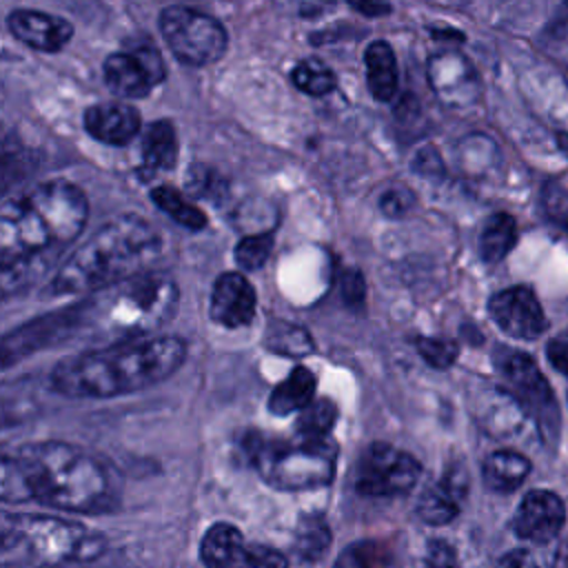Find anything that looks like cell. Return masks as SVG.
<instances>
[{"label":"cell","mask_w":568,"mask_h":568,"mask_svg":"<svg viewBox=\"0 0 568 568\" xmlns=\"http://www.w3.org/2000/svg\"><path fill=\"white\" fill-rule=\"evenodd\" d=\"M89 204L67 180L36 184L0 209V284L9 297L36 282L53 257L84 229Z\"/></svg>","instance_id":"cell-1"},{"label":"cell","mask_w":568,"mask_h":568,"mask_svg":"<svg viewBox=\"0 0 568 568\" xmlns=\"http://www.w3.org/2000/svg\"><path fill=\"white\" fill-rule=\"evenodd\" d=\"M2 499L95 515L115 508L118 490L93 455L64 442H38L2 457Z\"/></svg>","instance_id":"cell-2"},{"label":"cell","mask_w":568,"mask_h":568,"mask_svg":"<svg viewBox=\"0 0 568 568\" xmlns=\"http://www.w3.org/2000/svg\"><path fill=\"white\" fill-rule=\"evenodd\" d=\"M186 357V344L173 335L113 342L62 359L51 384L67 397H118L144 390L171 377Z\"/></svg>","instance_id":"cell-3"},{"label":"cell","mask_w":568,"mask_h":568,"mask_svg":"<svg viewBox=\"0 0 568 568\" xmlns=\"http://www.w3.org/2000/svg\"><path fill=\"white\" fill-rule=\"evenodd\" d=\"M160 251L162 237L151 222L135 213L115 215L64 260L47 293L55 297L95 295L149 271Z\"/></svg>","instance_id":"cell-4"},{"label":"cell","mask_w":568,"mask_h":568,"mask_svg":"<svg viewBox=\"0 0 568 568\" xmlns=\"http://www.w3.org/2000/svg\"><path fill=\"white\" fill-rule=\"evenodd\" d=\"M178 295V284L169 273L149 268L82 304L84 324L115 342L144 339L171 320Z\"/></svg>","instance_id":"cell-5"},{"label":"cell","mask_w":568,"mask_h":568,"mask_svg":"<svg viewBox=\"0 0 568 568\" xmlns=\"http://www.w3.org/2000/svg\"><path fill=\"white\" fill-rule=\"evenodd\" d=\"M106 548V539L75 521L47 515L2 517V564L16 568H58L93 561Z\"/></svg>","instance_id":"cell-6"},{"label":"cell","mask_w":568,"mask_h":568,"mask_svg":"<svg viewBox=\"0 0 568 568\" xmlns=\"http://www.w3.org/2000/svg\"><path fill=\"white\" fill-rule=\"evenodd\" d=\"M257 475L277 490H313L331 484L339 448L331 437L275 439L248 433L244 442Z\"/></svg>","instance_id":"cell-7"},{"label":"cell","mask_w":568,"mask_h":568,"mask_svg":"<svg viewBox=\"0 0 568 568\" xmlns=\"http://www.w3.org/2000/svg\"><path fill=\"white\" fill-rule=\"evenodd\" d=\"M158 24L171 53L189 67L211 64L226 51V29L217 18L200 9L184 4L164 7L160 11Z\"/></svg>","instance_id":"cell-8"},{"label":"cell","mask_w":568,"mask_h":568,"mask_svg":"<svg viewBox=\"0 0 568 568\" xmlns=\"http://www.w3.org/2000/svg\"><path fill=\"white\" fill-rule=\"evenodd\" d=\"M495 366L510 386V393L524 406V410L544 428V435L555 439L559 410L548 379L539 373L535 359L528 353L504 348L495 351Z\"/></svg>","instance_id":"cell-9"},{"label":"cell","mask_w":568,"mask_h":568,"mask_svg":"<svg viewBox=\"0 0 568 568\" xmlns=\"http://www.w3.org/2000/svg\"><path fill=\"white\" fill-rule=\"evenodd\" d=\"M419 462L390 444L373 442L359 455L355 468V490L364 497H399L419 481Z\"/></svg>","instance_id":"cell-10"},{"label":"cell","mask_w":568,"mask_h":568,"mask_svg":"<svg viewBox=\"0 0 568 568\" xmlns=\"http://www.w3.org/2000/svg\"><path fill=\"white\" fill-rule=\"evenodd\" d=\"M428 84L448 109H468L481 98V80L475 64L459 51L433 53L426 62Z\"/></svg>","instance_id":"cell-11"},{"label":"cell","mask_w":568,"mask_h":568,"mask_svg":"<svg viewBox=\"0 0 568 568\" xmlns=\"http://www.w3.org/2000/svg\"><path fill=\"white\" fill-rule=\"evenodd\" d=\"M488 313L501 333L532 342L548 328L544 308L528 286H510L488 300Z\"/></svg>","instance_id":"cell-12"},{"label":"cell","mask_w":568,"mask_h":568,"mask_svg":"<svg viewBox=\"0 0 568 568\" xmlns=\"http://www.w3.org/2000/svg\"><path fill=\"white\" fill-rule=\"evenodd\" d=\"M566 524L564 499L552 490H530L519 501L513 530L532 546H550Z\"/></svg>","instance_id":"cell-13"},{"label":"cell","mask_w":568,"mask_h":568,"mask_svg":"<svg viewBox=\"0 0 568 568\" xmlns=\"http://www.w3.org/2000/svg\"><path fill=\"white\" fill-rule=\"evenodd\" d=\"M255 288L237 271H226L217 275L211 288L209 315L215 324L224 328H242L255 317Z\"/></svg>","instance_id":"cell-14"},{"label":"cell","mask_w":568,"mask_h":568,"mask_svg":"<svg viewBox=\"0 0 568 568\" xmlns=\"http://www.w3.org/2000/svg\"><path fill=\"white\" fill-rule=\"evenodd\" d=\"M7 27L16 40L47 53L64 49L73 36V27L64 18L33 9L11 11L7 18Z\"/></svg>","instance_id":"cell-15"},{"label":"cell","mask_w":568,"mask_h":568,"mask_svg":"<svg viewBox=\"0 0 568 568\" xmlns=\"http://www.w3.org/2000/svg\"><path fill=\"white\" fill-rule=\"evenodd\" d=\"M84 129L98 142L122 146L140 133L142 120L126 102H100L84 111Z\"/></svg>","instance_id":"cell-16"},{"label":"cell","mask_w":568,"mask_h":568,"mask_svg":"<svg viewBox=\"0 0 568 568\" xmlns=\"http://www.w3.org/2000/svg\"><path fill=\"white\" fill-rule=\"evenodd\" d=\"M475 415L479 426L497 439H510L515 437L526 419L524 406L517 402V397L510 390L504 388H488L479 395V402L475 406Z\"/></svg>","instance_id":"cell-17"},{"label":"cell","mask_w":568,"mask_h":568,"mask_svg":"<svg viewBox=\"0 0 568 568\" xmlns=\"http://www.w3.org/2000/svg\"><path fill=\"white\" fill-rule=\"evenodd\" d=\"M466 475L462 470H448L437 484L426 488L417 501V515L430 526H444L459 515L466 497Z\"/></svg>","instance_id":"cell-18"},{"label":"cell","mask_w":568,"mask_h":568,"mask_svg":"<svg viewBox=\"0 0 568 568\" xmlns=\"http://www.w3.org/2000/svg\"><path fill=\"white\" fill-rule=\"evenodd\" d=\"M102 71H104V82L111 89V93L118 98H124V100L142 98L153 87V80L146 73V69L142 67V62L129 51H115V53L106 55Z\"/></svg>","instance_id":"cell-19"},{"label":"cell","mask_w":568,"mask_h":568,"mask_svg":"<svg viewBox=\"0 0 568 568\" xmlns=\"http://www.w3.org/2000/svg\"><path fill=\"white\" fill-rule=\"evenodd\" d=\"M364 64L371 95L379 102H388L397 93L399 84V69L393 47L384 40L371 42L364 51Z\"/></svg>","instance_id":"cell-20"},{"label":"cell","mask_w":568,"mask_h":568,"mask_svg":"<svg viewBox=\"0 0 568 568\" xmlns=\"http://www.w3.org/2000/svg\"><path fill=\"white\" fill-rule=\"evenodd\" d=\"M315 375L306 366H295L268 395V410L277 417L302 413L315 399Z\"/></svg>","instance_id":"cell-21"},{"label":"cell","mask_w":568,"mask_h":568,"mask_svg":"<svg viewBox=\"0 0 568 568\" xmlns=\"http://www.w3.org/2000/svg\"><path fill=\"white\" fill-rule=\"evenodd\" d=\"M530 475V459L517 450H495L481 464L484 484L495 493L517 490Z\"/></svg>","instance_id":"cell-22"},{"label":"cell","mask_w":568,"mask_h":568,"mask_svg":"<svg viewBox=\"0 0 568 568\" xmlns=\"http://www.w3.org/2000/svg\"><path fill=\"white\" fill-rule=\"evenodd\" d=\"M142 169L144 173L169 171L178 160V138L169 120H155L142 131Z\"/></svg>","instance_id":"cell-23"},{"label":"cell","mask_w":568,"mask_h":568,"mask_svg":"<svg viewBox=\"0 0 568 568\" xmlns=\"http://www.w3.org/2000/svg\"><path fill=\"white\" fill-rule=\"evenodd\" d=\"M517 237H519L517 220L510 213H506V211L493 213L481 224V231H479V240H477L479 257L486 264L501 262L515 248Z\"/></svg>","instance_id":"cell-24"},{"label":"cell","mask_w":568,"mask_h":568,"mask_svg":"<svg viewBox=\"0 0 568 568\" xmlns=\"http://www.w3.org/2000/svg\"><path fill=\"white\" fill-rule=\"evenodd\" d=\"M244 546L246 544H244L240 528H235L233 524H226V521H217L204 532V537L200 541V559L206 568H220Z\"/></svg>","instance_id":"cell-25"},{"label":"cell","mask_w":568,"mask_h":568,"mask_svg":"<svg viewBox=\"0 0 568 568\" xmlns=\"http://www.w3.org/2000/svg\"><path fill=\"white\" fill-rule=\"evenodd\" d=\"M457 162L468 175L484 178L497 169L499 149L490 138L481 133H473L457 144Z\"/></svg>","instance_id":"cell-26"},{"label":"cell","mask_w":568,"mask_h":568,"mask_svg":"<svg viewBox=\"0 0 568 568\" xmlns=\"http://www.w3.org/2000/svg\"><path fill=\"white\" fill-rule=\"evenodd\" d=\"M331 546V528L320 513H306L300 517L295 535H293V550L304 561H315L326 552Z\"/></svg>","instance_id":"cell-27"},{"label":"cell","mask_w":568,"mask_h":568,"mask_svg":"<svg viewBox=\"0 0 568 568\" xmlns=\"http://www.w3.org/2000/svg\"><path fill=\"white\" fill-rule=\"evenodd\" d=\"M264 346L284 357H304L315 348L306 328L282 320H273L264 328Z\"/></svg>","instance_id":"cell-28"},{"label":"cell","mask_w":568,"mask_h":568,"mask_svg":"<svg viewBox=\"0 0 568 568\" xmlns=\"http://www.w3.org/2000/svg\"><path fill=\"white\" fill-rule=\"evenodd\" d=\"M151 200L158 209H162L173 222H178L180 226L189 229V231H200L206 226V215L193 204L189 202L178 189L169 186V184H160L151 191Z\"/></svg>","instance_id":"cell-29"},{"label":"cell","mask_w":568,"mask_h":568,"mask_svg":"<svg viewBox=\"0 0 568 568\" xmlns=\"http://www.w3.org/2000/svg\"><path fill=\"white\" fill-rule=\"evenodd\" d=\"M291 80L302 93L315 95V98L326 95L337 87V78H335L333 69L326 62L317 60V58H308V60L297 62L291 71Z\"/></svg>","instance_id":"cell-30"},{"label":"cell","mask_w":568,"mask_h":568,"mask_svg":"<svg viewBox=\"0 0 568 568\" xmlns=\"http://www.w3.org/2000/svg\"><path fill=\"white\" fill-rule=\"evenodd\" d=\"M339 410L337 406L326 399V397H320V399H313L297 417L295 422V435H302V437H315V439H322V437H328L335 419H337Z\"/></svg>","instance_id":"cell-31"},{"label":"cell","mask_w":568,"mask_h":568,"mask_svg":"<svg viewBox=\"0 0 568 568\" xmlns=\"http://www.w3.org/2000/svg\"><path fill=\"white\" fill-rule=\"evenodd\" d=\"M273 251V233H251L244 235L233 251V260L242 271H257Z\"/></svg>","instance_id":"cell-32"},{"label":"cell","mask_w":568,"mask_h":568,"mask_svg":"<svg viewBox=\"0 0 568 568\" xmlns=\"http://www.w3.org/2000/svg\"><path fill=\"white\" fill-rule=\"evenodd\" d=\"M390 561L388 550L375 541H357L342 550L333 568H384Z\"/></svg>","instance_id":"cell-33"},{"label":"cell","mask_w":568,"mask_h":568,"mask_svg":"<svg viewBox=\"0 0 568 568\" xmlns=\"http://www.w3.org/2000/svg\"><path fill=\"white\" fill-rule=\"evenodd\" d=\"M220 568H288V559L271 546L248 544Z\"/></svg>","instance_id":"cell-34"},{"label":"cell","mask_w":568,"mask_h":568,"mask_svg":"<svg viewBox=\"0 0 568 568\" xmlns=\"http://www.w3.org/2000/svg\"><path fill=\"white\" fill-rule=\"evenodd\" d=\"M415 348L422 355V359L433 368H448L455 364L459 355L457 342L448 337H417Z\"/></svg>","instance_id":"cell-35"},{"label":"cell","mask_w":568,"mask_h":568,"mask_svg":"<svg viewBox=\"0 0 568 568\" xmlns=\"http://www.w3.org/2000/svg\"><path fill=\"white\" fill-rule=\"evenodd\" d=\"M546 546L535 548H513L497 561L495 568H555L557 550H544Z\"/></svg>","instance_id":"cell-36"},{"label":"cell","mask_w":568,"mask_h":568,"mask_svg":"<svg viewBox=\"0 0 568 568\" xmlns=\"http://www.w3.org/2000/svg\"><path fill=\"white\" fill-rule=\"evenodd\" d=\"M129 53H133L142 67L146 69V73L151 75L153 84H158L160 80H164V62L162 55L158 53V49L149 42V40H131L129 42Z\"/></svg>","instance_id":"cell-37"},{"label":"cell","mask_w":568,"mask_h":568,"mask_svg":"<svg viewBox=\"0 0 568 568\" xmlns=\"http://www.w3.org/2000/svg\"><path fill=\"white\" fill-rule=\"evenodd\" d=\"M413 206H415L413 191H408L406 186H399V184L390 186L379 200V209L386 217H404Z\"/></svg>","instance_id":"cell-38"},{"label":"cell","mask_w":568,"mask_h":568,"mask_svg":"<svg viewBox=\"0 0 568 568\" xmlns=\"http://www.w3.org/2000/svg\"><path fill=\"white\" fill-rule=\"evenodd\" d=\"M424 568H459L455 548L444 539H433L428 546Z\"/></svg>","instance_id":"cell-39"},{"label":"cell","mask_w":568,"mask_h":568,"mask_svg":"<svg viewBox=\"0 0 568 568\" xmlns=\"http://www.w3.org/2000/svg\"><path fill=\"white\" fill-rule=\"evenodd\" d=\"M546 357L555 371L568 375V333H559L546 344Z\"/></svg>","instance_id":"cell-40"},{"label":"cell","mask_w":568,"mask_h":568,"mask_svg":"<svg viewBox=\"0 0 568 568\" xmlns=\"http://www.w3.org/2000/svg\"><path fill=\"white\" fill-rule=\"evenodd\" d=\"M342 295L348 304H359L364 300V277L359 271H346L342 277Z\"/></svg>","instance_id":"cell-41"},{"label":"cell","mask_w":568,"mask_h":568,"mask_svg":"<svg viewBox=\"0 0 568 568\" xmlns=\"http://www.w3.org/2000/svg\"><path fill=\"white\" fill-rule=\"evenodd\" d=\"M353 9L366 13V16H379V13H388L390 11V4H364V2H357V4H351Z\"/></svg>","instance_id":"cell-42"}]
</instances>
